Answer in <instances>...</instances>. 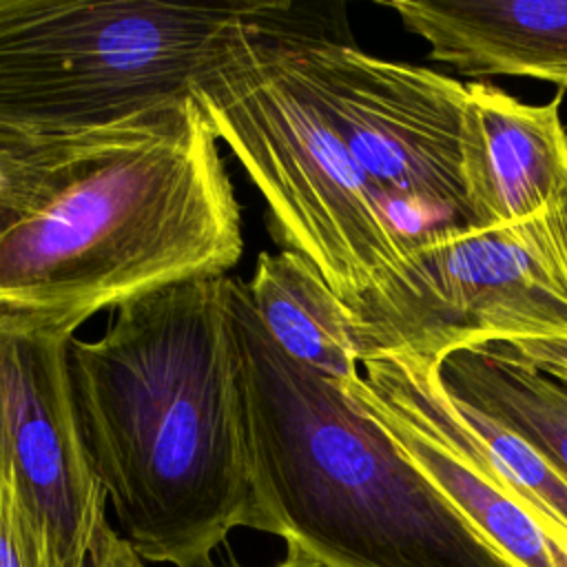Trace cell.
I'll return each mask as SVG.
<instances>
[{"mask_svg":"<svg viewBox=\"0 0 567 567\" xmlns=\"http://www.w3.org/2000/svg\"><path fill=\"white\" fill-rule=\"evenodd\" d=\"M565 547H567V543H565Z\"/></svg>","mask_w":567,"mask_h":567,"instance_id":"obj_20","label":"cell"},{"mask_svg":"<svg viewBox=\"0 0 567 567\" xmlns=\"http://www.w3.org/2000/svg\"><path fill=\"white\" fill-rule=\"evenodd\" d=\"M89 567H144L142 558L133 551V547L124 540V536L115 534V529L106 523L97 536V545L91 554Z\"/></svg>","mask_w":567,"mask_h":567,"instance_id":"obj_18","label":"cell"},{"mask_svg":"<svg viewBox=\"0 0 567 567\" xmlns=\"http://www.w3.org/2000/svg\"><path fill=\"white\" fill-rule=\"evenodd\" d=\"M339 383L363 412L390 432L507 567H567V547L547 532L520 498L432 432L377 399L363 383L361 372Z\"/></svg>","mask_w":567,"mask_h":567,"instance_id":"obj_12","label":"cell"},{"mask_svg":"<svg viewBox=\"0 0 567 567\" xmlns=\"http://www.w3.org/2000/svg\"><path fill=\"white\" fill-rule=\"evenodd\" d=\"M270 567H332V565L319 560L317 556H312L310 551H306L295 543H286V558Z\"/></svg>","mask_w":567,"mask_h":567,"instance_id":"obj_19","label":"cell"},{"mask_svg":"<svg viewBox=\"0 0 567 567\" xmlns=\"http://www.w3.org/2000/svg\"><path fill=\"white\" fill-rule=\"evenodd\" d=\"M359 372L377 399L509 489L556 540L567 543V478L516 432L452 396L436 363L419 357H374L361 361Z\"/></svg>","mask_w":567,"mask_h":567,"instance_id":"obj_10","label":"cell"},{"mask_svg":"<svg viewBox=\"0 0 567 567\" xmlns=\"http://www.w3.org/2000/svg\"><path fill=\"white\" fill-rule=\"evenodd\" d=\"M190 95L153 137L97 162L0 235V328L73 334L146 292L226 275L241 210Z\"/></svg>","mask_w":567,"mask_h":567,"instance_id":"obj_3","label":"cell"},{"mask_svg":"<svg viewBox=\"0 0 567 567\" xmlns=\"http://www.w3.org/2000/svg\"><path fill=\"white\" fill-rule=\"evenodd\" d=\"M0 567H29L20 540L13 496L7 476L0 470Z\"/></svg>","mask_w":567,"mask_h":567,"instance_id":"obj_17","label":"cell"},{"mask_svg":"<svg viewBox=\"0 0 567 567\" xmlns=\"http://www.w3.org/2000/svg\"><path fill=\"white\" fill-rule=\"evenodd\" d=\"M461 75L547 80L567 89V0H385Z\"/></svg>","mask_w":567,"mask_h":567,"instance_id":"obj_11","label":"cell"},{"mask_svg":"<svg viewBox=\"0 0 567 567\" xmlns=\"http://www.w3.org/2000/svg\"><path fill=\"white\" fill-rule=\"evenodd\" d=\"M560 95L520 102L487 82H470L461 120V177L467 228L532 217L567 193V128Z\"/></svg>","mask_w":567,"mask_h":567,"instance_id":"obj_9","label":"cell"},{"mask_svg":"<svg viewBox=\"0 0 567 567\" xmlns=\"http://www.w3.org/2000/svg\"><path fill=\"white\" fill-rule=\"evenodd\" d=\"M252 529L332 567H507L339 381L288 357L228 275Z\"/></svg>","mask_w":567,"mask_h":567,"instance_id":"obj_2","label":"cell"},{"mask_svg":"<svg viewBox=\"0 0 567 567\" xmlns=\"http://www.w3.org/2000/svg\"><path fill=\"white\" fill-rule=\"evenodd\" d=\"M69 377L124 540L148 563L215 567L213 551L252 523L228 275L122 303L100 339H71Z\"/></svg>","mask_w":567,"mask_h":567,"instance_id":"obj_1","label":"cell"},{"mask_svg":"<svg viewBox=\"0 0 567 567\" xmlns=\"http://www.w3.org/2000/svg\"><path fill=\"white\" fill-rule=\"evenodd\" d=\"M246 295L275 343L334 381L359 374L352 310L297 252H259Z\"/></svg>","mask_w":567,"mask_h":567,"instance_id":"obj_13","label":"cell"},{"mask_svg":"<svg viewBox=\"0 0 567 567\" xmlns=\"http://www.w3.org/2000/svg\"><path fill=\"white\" fill-rule=\"evenodd\" d=\"M71 339L0 328V470L29 567H89L106 525L73 405Z\"/></svg>","mask_w":567,"mask_h":567,"instance_id":"obj_8","label":"cell"},{"mask_svg":"<svg viewBox=\"0 0 567 567\" xmlns=\"http://www.w3.org/2000/svg\"><path fill=\"white\" fill-rule=\"evenodd\" d=\"M445 390L525 439L567 478V385L494 343L452 350L439 363Z\"/></svg>","mask_w":567,"mask_h":567,"instance_id":"obj_14","label":"cell"},{"mask_svg":"<svg viewBox=\"0 0 567 567\" xmlns=\"http://www.w3.org/2000/svg\"><path fill=\"white\" fill-rule=\"evenodd\" d=\"M359 365L441 363L465 346L567 334V193L527 219L450 228L416 246L354 308Z\"/></svg>","mask_w":567,"mask_h":567,"instance_id":"obj_6","label":"cell"},{"mask_svg":"<svg viewBox=\"0 0 567 567\" xmlns=\"http://www.w3.org/2000/svg\"><path fill=\"white\" fill-rule=\"evenodd\" d=\"M501 352L554 377L567 385V334L520 337L509 341H489Z\"/></svg>","mask_w":567,"mask_h":567,"instance_id":"obj_16","label":"cell"},{"mask_svg":"<svg viewBox=\"0 0 567 567\" xmlns=\"http://www.w3.org/2000/svg\"><path fill=\"white\" fill-rule=\"evenodd\" d=\"M272 31L379 195L423 206L447 224L467 228L461 177L467 84L292 27L286 13L272 18Z\"/></svg>","mask_w":567,"mask_h":567,"instance_id":"obj_7","label":"cell"},{"mask_svg":"<svg viewBox=\"0 0 567 567\" xmlns=\"http://www.w3.org/2000/svg\"><path fill=\"white\" fill-rule=\"evenodd\" d=\"M288 2L228 27L193 80L202 113L259 188L272 237L301 255L354 308L405 257L381 195L332 131L281 49L272 18Z\"/></svg>","mask_w":567,"mask_h":567,"instance_id":"obj_4","label":"cell"},{"mask_svg":"<svg viewBox=\"0 0 567 567\" xmlns=\"http://www.w3.org/2000/svg\"><path fill=\"white\" fill-rule=\"evenodd\" d=\"M177 113L91 131H29L0 122V235L109 155L159 133Z\"/></svg>","mask_w":567,"mask_h":567,"instance_id":"obj_15","label":"cell"},{"mask_svg":"<svg viewBox=\"0 0 567 567\" xmlns=\"http://www.w3.org/2000/svg\"><path fill=\"white\" fill-rule=\"evenodd\" d=\"M275 4L0 0V122L58 133L168 115L228 27Z\"/></svg>","mask_w":567,"mask_h":567,"instance_id":"obj_5","label":"cell"}]
</instances>
